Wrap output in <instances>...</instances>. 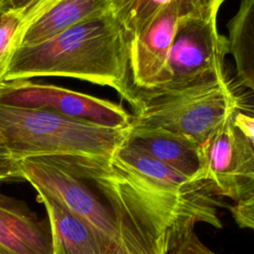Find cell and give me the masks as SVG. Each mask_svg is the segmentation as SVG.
Masks as SVG:
<instances>
[{"label": "cell", "instance_id": "7a4b0ae2", "mask_svg": "<svg viewBox=\"0 0 254 254\" xmlns=\"http://www.w3.org/2000/svg\"><path fill=\"white\" fill-rule=\"evenodd\" d=\"M111 164L163 214L179 238L198 222L222 227L218 208L225 204L208 182L184 175L125 141Z\"/></svg>", "mask_w": 254, "mask_h": 254}, {"label": "cell", "instance_id": "44dd1931", "mask_svg": "<svg viewBox=\"0 0 254 254\" xmlns=\"http://www.w3.org/2000/svg\"><path fill=\"white\" fill-rule=\"evenodd\" d=\"M19 179L23 180L19 161L10 156L0 155V182Z\"/></svg>", "mask_w": 254, "mask_h": 254}, {"label": "cell", "instance_id": "52a82bcc", "mask_svg": "<svg viewBox=\"0 0 254 254\" xmlns=\"http://www.w3.org/2000/svg\"><path fill=\"white\" fill-rule=\"evenodd\" d=\"M216 19H181L164 74L153 90L137 93V101L140 96L176 91L226 77L224 60L228 42L219 34Z\"/></svg>", "mask_w": 254, "mask_h": 254}, {"label": "cell", "instance_id": "6da1fadb", "mask_svg": "<svg viewBox=\"0 0 254 254\" xmlns=\"http://www.w3.org/2000/svg\"><path fill=\"white\" fill-rule=\"evenodd\" d=\"M129 47V36L109 11L44 43L16 48L0 83L40 76L82 79L115 89L135 111Z\"/></svg>", "mask_w": 254, "mask_h": 254}, {"label": "cell", "instance_id": "3957f363", "mask_svg": "<svg viewBox=\"0 0 254 254\" xmlns=\"http://www.w3.org/2000/svg\"><path fill=\"white\" fill-rule=\"evenodd\" d=\"M129 128L112 129L44 109L0 105V139L9 156L17 161L35 156L77 155L112 162Z\"/></svg>", "mask_w": 254, "mask_h": 254}, {"label": "cell", "instance_id": "8992f818", "mask_svg": "<svg viewBox=\"0 0 254 254\" xmlns=\"http://www.w3.org/2000/svg\"><path fill=\"white\" fill-rule=\"evenodd\" d=\"M84 156L46 155L19 161L23 180L87 224L107 249L116 234L114 216L90 189L82 167ZM90 158V157H89Z\"/></svg>", "mask_w": 254, "mask_h": 254}, {"label": "cell", "instance_id": "9c48e42d", "mask_svg": "<svg viewBox=\"0 0 254 254\" xmlns=\"http://www.w3.org/2000/svg\"><path fill=\"white\" fill-rule=\"evenodd\" d=\"M193 177L206 181L219 196L240 201L254 194V148L235 127L231 114L199 148Z\"/></svg>", "mask_w": 254, "mask_h": 254}, {"label": "cell", "instance_id": "603a6c76", "mask_svg": "<svg viewBox=\"0 0 254 254\" xmlns=\"http://www.w3.org/2000/svg\"><path fill=\"white\" fill-rule=\"evenodd\" d=\"M0 155L1 156H9V153H8L7 149L5 148V146L3 145L1 139H0Z\"/></svg>", "mask_w": 254, "mask_h": 254}, {"label": "cell", "instance_id": "d6986e66", "mask_svg": "<svg viewBox=\"0 0 254 254\" xmlns=\"http://www.w3.org/2000/svg\"><path fill=\"white\" fill-rule=\"evenodd\" d=\"M231 214L241 228L254 231V194L243 200L237 201L230 208Z\"/></svg>", "mask_w": 254, "mask_h": 254}, {"label": "cell", "instance_id": "d4e9b609", "mask_svg": "<svg viewBox=\"0 0 254 254\" xmlns=\"http://www.w3.org/2000/svg\"><path fill=\"white\" fill-rule=\"evenodd\" d=\"M1 14H2V13H1V12H0V17H1Z\"/></svg>", "mask_w": 254, "mask_h": 254}, {"label": "cell", "instance_id": "277c9868", "mask_svg": "<svg viewBox=\"0 0 254 254\" xmlns=\"http://www.w3.org/2000/svg\"><path fill=\"white\" fill-rule=\"evenodd\" d=\"M87 179L105 197L116 234L105 254H170L180 240L163 214L107 161L86 159Z\"/></svg>", "mask_w": 254, "mask_h": 254}, {"label": "cell", "instance_id": "4fadbf2b", "mask_svg": "<svg viewBox=\"0 0 254 254\" xmlns=\"http://www.w3.org/2000/svg\"><path fill=\"white\" fill-rule=\"evenodd\" d=\"M125 142L193 179L200 166V146L177 133L130 126Z\"/></svg>", "mask_w": 254, "mask_h": 254}, {"label": "cell", "instance_id": "5b68a950", "mask_svg": "<svg viewBox=\"0 0 254 254\" xmlns=\"http://www.w3.org/2000/svg\"><path fill=\"white\" fill-rule=\"evenodd\" d=\"M239 106L227 78L138 97L131 126L161 128L202 145Z\"/></svg>", "mask_w": 254, "mask_h": 254}, {"label": "cell", "instance_id": "30bf717a", "mask_svg": "<svg viewBox=\"0 0 254 254\" xmlns=\"http://www.w3.org/2000/svg\"><path fill=\"white\" fill-rule=\"evenodd\" d=\"M184 12L174 0L130 40L129 68L135 94L153 90L164 74Z\"/></svg>", "mask_w": 254, "mask_h": 254}, {"label": "cell", "instance_id": "e0dca14e", "mask_svg": "<svg viewBox=\"0 0 254 254\" xmlns=\"http://www.w3.org/2000/svg\"><path fill=\"white\" fill-rule=\"evenodd\" d=\"M55 0H37L30 7L21 11H10L0 17V81L6 64L19 46L25 27L39 14L45 11Z\"/></svg>", "mask_w": 254, "mask_h": 254}, {"label": "cell", "instance_id": "2e32d148", "mask_svg": "<svg viewBox=\"0 0 254 254\" xmlns=\"http://www.w3.org/2000/svg\"><path fill=\"white\" fill-rule=\"evenodd\" d=\"M228 53L240 83L254 92V0H240L227 24Z\"/></svg>", "mask_w": 254, "mask_h": 254}, {"label": "cell", "instance_id": "9a60e30c", "mask_svg": "<svg viewBox=\"0 0 254 254\" xmlns=\"http://www.w3.org/2000/svg\"><path fill=\"white\" fill-rule=\"evenodd\" d=\"M174 0H111L110 11L123 27L130 40L140 33ZM185 17H217L224 0H177Z\"/></svg>", "mask_w": 254, "mask_h": 254}, {"label": "cell", "instance_id": "ac0fdd59", "mask_svg": "<svg viewBox=\"0 0 254 254\" xmlns=\"http://www.w3.org/2000/svg\"><path fill=\"white\" fill-rule=\"evenodd\" d=\"M170 254H216L206 247L196 236L193 229L185 233L178 240Z\"/></svg>", "mask_w": 254, "mask_h": 254}, {"label": "cell", "instance_id": "7402d4cb", "mask_svg": "<svg viewBox=\"0 0 254 254\" xmlns=\"http://www.w3.org/2000/svg\"><path fill=\"white\" fill-rule=\"evenodd\" d=\"M37 0H0V12L21 11L30 7Z\"/></svg>", "mask_w": 254, "mask_h": 254}, {"label": "cell", "instance_id": "cb8c5ba5", "mask_svg": "<svg viewBox=\"0 0 254 254\" xmlns=\"http://www.w3.org/2000/svg\"><path fill=\"white\" fill-rule=\"evenodd\" d=\"M0 254H10V253H8L7 251H5L2 248H0Z\"/></svg>", "mask_w": 254, "mask_h": 254}, {"label": "cell", "instance_id": "ffe728a7", "mask_svg": "<svg viewBox=\"0 0 254 254\" xmlns=\"http://www.w3.org/2000/svg\"><path fill=\"white\" fill-rule=\"evenodd\" d=\"M231 119L235 127L254 148V114L241 110L239 105L231 113Z\"/></svg>", "mask_w": 254, "mask_h": 254}, {"label": "cell", "instance_id": "7c38bea8", "mask_svg": "<svg viewBox=\"0 0 254 254\" xmlns=\"http://www.w3.org/2000/svg\"><path fill=\"white\" fill-rule=\"evenodd\" d=\"M0 248L10 254H52L51 238L23 202L0 193Z\"/></svg>", "mask_w": 254, "mask_h": 254}, {"label": "cell", "instance_id": "8fae6325", "mask_svg": "<svg viewBox=\"0 0 254 254\" xmlns=\"http://www.w3.org/2000/svg\"><path fill=\"white\" fill-rule=\"evenodd\" d=\"M110 5L111 0H55L25 27L18 47L44 43L71 27L108 13Z\"/></svg>", "mask_w": 254, "mask_h": 254}, {"label": "cell", "instance_id": "ba28073f", "mask_svg": "<svg viewBox=\"0 0 254 254\" xmlns=\"http://www.w3.org/2000/svg\"><path fill=\"white\" fill-rule=\"evenodd\" d=\"M0 105L44 109L112 129H128L133 120V115L109 100L29 79L0 83Z\"/></svg>", "mask_w": 254, "mask_h": 254}, {"label": "cell", "instance_id": "5bb4252c", "mask_svg": "<svg viewBox=\"0 0 254 254\" xmlns=\"http://www.w3.org/2000/svg\"><path fill=\"white\" fill-rule=\"evenodd\" d=\"M51 227L52 254H105L103 241L78 217L52 197L37 191Z\"/></svg>", "mask_w": 254, "mask_h": 254}]
</instances>
